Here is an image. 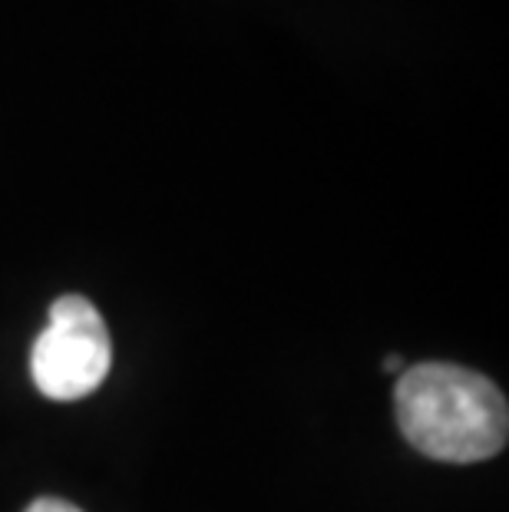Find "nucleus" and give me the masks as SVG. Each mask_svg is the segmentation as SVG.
<instances>
[{"label":"nucleus","mask_w":509,"mask_h":512,"mask_svg":"<svg viewBox=\"0 0 509 512\" xmlns=\"http://www.w3.org/2000/svg\"><path fill=\"white\" fill-rule=\"evenodd\" d=\"M394 413L404 440L440 463L493 460L509 437L503 390L460 364L424 361L400 370Z\"/></svg>","instance_id":"obj_1"},{"label":"nucleus","mask_w":509,"mask_h":512,"mask_svg":"<svg viewBox=\"0 0 509 512\" xmlns=\"http://www.w3.org/2000/svg\"><path fill=\"white\" fill-rule=\"evenodd\" d=\"M113 364V341L103 314L83 294H63L53 301L47 328L30 351V377L43 397L73 403L90 397Z\"/></svg>","instance_id":"obj_2"},{"label":"nucleus","mask_w":509,"mask_h":512,"mask_svg":"<svg viewBox=\"0 0 509 512\" xmlns=\"http://www.w3.org/2000/svg\"><path fill=\"white\" fill-rule=\"evenodd\" d=\"M24 512H83L77 509L73 503H67V499H57V496H43V499H34Z\"/></svg>","instance_id":"obj_3"},{"label":"nucleus","mask_w":509,"mask_h":512,"mask_svg":"<svg viewBox=\"0 0 509 512\" xmlns=\"http://www.w3.org/2000/svg\"><path fill=\"white\" fill-rule=\"evenodd\" d=\"M387 374H400V370H404V361H400L397 354H391V357H384V364H381Z\"/></svg>","instance_id":"obj_4"}]
</instances>
